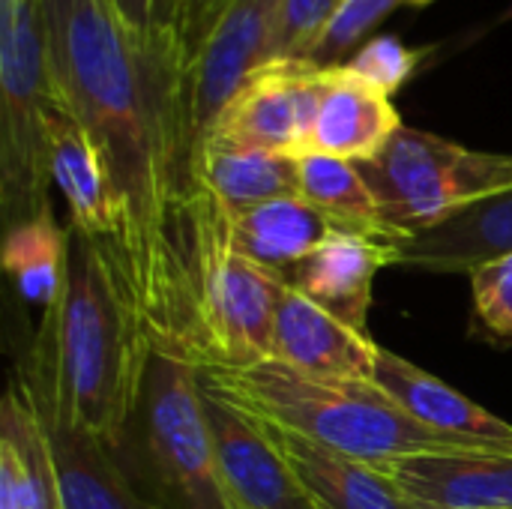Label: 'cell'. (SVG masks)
<instances>
[{
  "label": "cell",
  "mask_w": 512,
  "mask_h": 509,
  "mask_svg": "<svg viewBox=\"0 0 512 509\" xmlns=\"http://www.w3.org/2000/svg\"><path fill=\"white\" fill-rule=\"evenodd\" d=\"M57 108L102 153L120 228L102 243L150 351L195 366L183 66L174 42L126 27L111 0H42Z\"/></svg>",
  "instance_id": "6da1fadb"
},
{
  "label": "cell",
  "mask_w": 512,
  "mask_h": 509,
  "mask_svg": "<svg viewBox=\"0 0 512 509\" xmlns=\"http://www.w3.org/2000/svg\"><path fill=\"white\" fill-rule=\"evenodd\" d=\"M150 348L105 246L66 228V273L21 378L36 402L120 450Z\"/></svg>",
  "instance_id": "7a4b0ae2"
},
{
  "label": "cell",
  "mask_w": 512,
  "mask_h": 509,
  "mask_svg": "<svg viewBox=\"0 0 512 509\" xmlns=\"http://www.w3.org/2000/svg\"><path fill=\"white\" fill-rule=\"evenodd\" d=\"M198 372L240 408L378 468L417 453L483 450L417 423L375 381L318 378L273 357L243 369Z\"/></svg>",
  "instance_id": "3957f363"
},
{
  "label": "cell",
  "mask_w": 512,
  "mask_h": 509,
  "mask_svg": "<svg viewBox=\"0 0 512 509\" xmlns=\"http://www.w3.org/2000/svg\"><path fill=\"white\" fill-rule=\"evenodd\" d=\"M117 456L162 509H231L204 411L201 372L189 360L150 351Z\"/></svg>",
  "instance_id": "277c9868"
},
{
  "label": "cell",
  "mask_w": 512,
  "mask_h": 509,
  "mask_svg": "<svg viewBox=\"0 0 512 509\" xmlns=\"http://www.w3.org/2000/svg\"><path fill=\"white\" fill-rule=\"evenodd\" d=\"M186 210L195 243V369L270 360L285 282L237 252L231 216L204 186H189Z\"/></svg>",
  "instance_id": "5b68a950"
},
{
  "label": "cell",
  "mask_w": 512,
  "mask_h": 509,
  "mask_svg": "<svg viewBox=\"0 0 512 509\" xmlns=\"http://www.w3.org/2000/svg\"><path fill=\"white\" fill-rule=\"evenodd\" d=\"M57 108L42 0H0V213L6 231L51 210L48 120Z\"/></svg>",
  "instance_id": "8992f818"
},
{
  "label": "cell",
  "mask_w": 512,
  "mask_h": 509,
  "mask_svg": "<svg viewBox=\"0 0 512 509\" xmlns=\"http://www.w3.org/2000/svg\"><path fill=\"white\" fill-rule=\"evenodd\" d=\"M357 168L378 201L384 225L399 240L512 189V153L471 150L411 126H402L378 156L357 162Z\"/></svg>",
  "instance_id": "52a82bcc"
},
{
  "label": "cell",
  "mask_w": 512,
  "mask_h": 509,
  "mask_svg": "<svg viewBox=\"0 0 512 509\" xmlns=\"http://www.w3.org/2000/svg\"><path fill=\"white\" fill-rule=\"evenodd\" d=\"M285 0H213L180 51L186 168L240 81L276 57Z\"/></svg>",
  "instance_id": "ba28073f"
},
{
  "label": "cell",
  "mask_w": 512,
  "mask_h": 509,
  "mask_svg": "<svg viewBox=\"0 0 512 509\" xmlns=\"http://www.w3.org/2000/svg\"><path fill=\"white\" fill-rule=\"evenodd\" d=\"M321 78L324 66L312 60L273 57L261 63L231 93L207 138L285 156L309 153Z\"/></svg>",
  "instance_id": "9c48e42d"
},
{
  "label": "cell",
  "mask_w": 512,
  "mask_h": 509,
  "mask_svg": "<svg viewBox=\"0 0 512 509\" xmlns=\"http://www.w3.org/2000/svg\"><path fill=\"white\" fill-rule=\"evenodd\" d=\"M219 477L231 509H324L291 471L258 417L201 378Z\"/></svg>",
  "instance_id": "30bf717a"
},
{
  "label": "cell",
  "mask_w": 512,
  "mask_h": 509,
  "mask_svg": "<svg viewBox=\"0 0 512 509\" xmlns=\"http://www.w3.org/2000/svg\"><path fill=\"white\" fill-rule=\"evenodd\" d=\"M378 345L285 285L273 327V360L318 378L375 381Z\"/></svg>",
  "instance_id": "8fae6325"
},
{
  "label": "cell",
  "mask_w": 512,
  "mask_h": 509,
  "mask_svg": "<svg viewBox=\"0 0 512 509\" xmlns=\"http://www.w3.org/2000/svg\"><path fill=\"white\" fill-rule=\"evenodd\" d=\"M399 243L339 228L291 273L288 285L333 318L366 333L372 282L384 267H396Z\"/></svg>",
  "instance_id": "7c38bea8"
},
{
  "label": "cell",
  "mask_w": 512,
  "mask_h": 509,
  "mask_svg": "<svg viewBox=\"0 0 512 509\" xmlns=\"http://www.w3.org/2000/svg\"><path fill=\"white\" fill-rule=\"evenodd\" d=\"M384 471L423 509H512V453H417Z\"/></svg>",
  "instance_id": "4fadbf2b"
},
{
  "label": "cell",
  "mask_w": 512,
  "mask_h": 509,
  "mask_svg": "<svg viewBox=\"0 0 512 509\" xmlns=\"http://www.w3.org/2000/svg\"><path fill=\"white\" fill-rule=\"evenodd\" d=\"M375 384L417 423L447 435L468 441L483 450L512 453V426L480 408L456 387L429 375L417 363L381 348L375 363Z\"/></svg>",
  "instance_id": "5bb4252c"
},
{
  "label": "cell",
  "mask_w": 512,
  "mask_h": 509,
  "mask_svg": "<svg viewBox=\"0 0 512 509\" xmlns=\"http://www.w3.org/2000/svg\"><path fill=\"white\" fill-rule=\"evenodd\" d=\"M258 423L324 509H423L384 468L345 456L273 420L258 417Z\"/></svg>",
  "instance_id": "9a60e30c"
},
{
  "label": "cell",
  "mask_w": 512,
  "mask_h": 509,
  "mask_svg": "<svg viewBox=\"0 0 512 509\" xmlns=\"http://www.w3.org/2000/svg\"><path fill=\"white\" fill-rule=\"evenodd\" d=\"M33 393V390H30ZM36 402V396H33ZM39 417L51 444V459L57 471L60 507L63 509H162L150 501L141 486L129 477L120 456L108 450L99 438L78 429L75 423L57 417L39 405Z\"/></svg>",
  "instance_id": "2e32d148"
},
{
  "label": "cell",
  "mask_w": 512,
  "mask_h": 509,
  "mask_svg": "<svg viewBox=\"0 0 512 509\" xmlns=\"http://www.w3.org/2000/svg\"><path fill=\"white\" fill-rule=\"evenodd\" d=\"M402 126L390 96L369 87L348 66H324L309 153L366 162L378 156Z\"/></svg>",
  "instance_id": "e0dca14e"
},
{
  "label": "cell",
  "mask_w": 512,
  "mask_h": 509,
  "mask_svg": "<svg viewBox=\"0 0 512 509\" xmlns=\"http://www.w3.org/2000/svg\"><path fill=\"white\" fill-rule=\"evenodd\" d=\"M504 255H512V189L474 201L441 225L405 237L396 252V267L471 273Z\"/></svg>",
  "instance_id": "ac0fdd59"
},
{
  "label": "cell",
  "mask_w": 512,
  "mask_h": 509,
  "mask_svg": "<svg viewBox=\"0 0 512 509\" xmlns=\"http://www.w3.org/2000/svg\"><path fill=\"white\" fill-rule=\"evenodd\" d=\"M0 509H63L51 444L21 372L0 405Z\"/></svg>",
  "instance_id": "d6986e66"
},
{
  "label": "cell",
  "mask_w": 512,
  "mask_h": 509,
  "mask_svg": "<svg viewBox=\"0 0 512 509\" xmlns=\"http://www.w3.org/2000/svg\"><path fill=\"white\" fill-rule=\"evenodd\" d=\"M48 165L51 180L69 204V225L111 243L120 228V207L93 138L63 111L48 120Z\"/></svg>",
  "instance_id": "ffe728a7"
},
{
  "label": "cell",
  "mask_w": 512,
  "mask_h": 509,
  "mask_svg": "<svg viewBox=\"0 0 512 509\" xmlns=\"http://www.w3.org/2000/svg\"><path fill=\"white\" fill-rule=\"evenodd\" d=\"M192 183L204 186L234 219L258 204L300 195V156L246 150L207 138L192 159Z\"/></svg>",
  "instance_id": "44dd1931"
},
{
  "label": "cell",
  "mask_w": 512,
  "mask_h": 509,
  "mask_svg": "<svg viewBox=\"0 0 512 509\" xmlns=\"http://www.w3.org/2000/svg\"><path fill=\"white\" fill-rule=\"evenodd\" d=\"M231 231L240 255L288 285L291 273L339 228L306 198L291 195L234 216Z\"/></svg>",
  "instance_id": "7402d4cb"
},
{
  "label": "cell",
  "mask_w": 512,
  "mask_h": 509,
  "mask_svg": "<svg viewBox=\"0 0 512 509\" xmlns=\"http://www.w3.org/2000/svg\"><path fill=\"white\" fill-rule=\"evenodd\" d=\"M300 198H306L327 219H333L336 228L399 240L384 225L378 201L369 183L363 180L357 162L324 156V153H303L300 156Z\"/></svg>",
  "instance_id": "603a6c76"
},
{
  "label": "cell",
  "mask_w": 512,
  "mask_h": 509,
  "mask_svg": "<svg viewBox=\"0 0 512 509\" xmlns=\"http://www.w3.org/2000/svg\"><path fill=\"white\" fill-rule=\"evenodd\" d=\"M3 267L27 303L54 306L66 273V228L54 222V213L6 231Z\"/></svg>",
  "instance_id": "cb8c5ba5"
},
{
  "label": "cell",
  "mask_w": 512,
  "mask_h": 509,
  "mask_svg": "<svg viewBox=\"0 0 512 509\" xmlns=\"http://www.w3.org/2000/svg\"><path fill=\"white\" fill-rule=\"evenodd\" d=\"M408 0H339L336 12L312 54L318 66H342L366 39L375 36V27Z\"/></svg>",
  "instance_id": "d4e9b609"
},
{
  "label": "cell",
  "mask_w": 512,
  "mask_h": 509,
  "mask_svg": "<svg viewBox=\"0 0 512 509\" xmlns=\"http://www.w3.org/2000/svg\"><path fill=\"white\" fill-rule=\"evenodd\" d=\"M423 57L426 48H411L393 33H375L342 66H348L357 78H363L378 93L393 96L408 84V78L417 72Z\"/></svg>",
  "instance_id": "484cf974"
},
{
  "label": "cell",
  "mask_w": 512,
  "mask_h": 509,
  "mask_svg": "<svg viewBox=\"0 0 512 509\" xmlns=\"http://www.w3.org/2000/svg\"><path fill=\"white\" fill-rule=\"evenodd\" d=\"M468 276H471L474 312L480 324L492 336L512 342V255L489 261L471 270Z\"/></svg>",
  "instance_id": "4316f807"
},
{
  "label": "cell",
  "mask_w": 512,
  "mask_h": 509,
  "mask_svg": "<svg viewBox=\"0 0 512 509\" xmlns=\"http://www.w3.org/2000/svg\"><path fill=\"white\" fill-rule=\"evenodd\" d=\"M339 0H285L276 57L312 60Z\"/></svg>",
  "instance_id": "83f0119b"
},
{
  "label": "cell",
  "mask_w": 512,
  "mask_h": 509,
  "mask_svg": "<svg viewBox=\"0 0 512 509\" xmlns=\"http://www.w3.org/2000/svg\"><path fill=\"white\" fill-rule=\"evenodd\" d=\"M117 15L126 21L129 30L150 42H174L180 27L183 0H111Z\"/></svg>",
  "instance_id": "f1b7e54d"
},
{
  "label": "cell",
  "mask_w": 512,
  "mask_h": 509,
  "mask_svg": "<svg viewBox=\"0 0 512 509\" xmlns=\"http://www.w3.org/2000/svg\"><path fill=\"white\" fill-rule=\"evenodd\" d=\"M213 0H183V9H180V27H177V51L186 48V42L192 39V33L198 30L204 12L210 9Z\"/></svg>",
  "instance_id": "f546056e"
},
{
  "label": "cell",
  "mask_w": 512,
  "mask_h": 509,
  "mask_svg": "<svg viewBox=\"0 0 512 509\" xmlns=\"http://www.w3.org/2000/svg\"><path fill=\"white\" fill-rule=\"evenodd\" d=\"M411 6H429V3H435V0H408Z\"/></svg>",
  "instance_id": "4dcf8cb0"
}]
</instances>
